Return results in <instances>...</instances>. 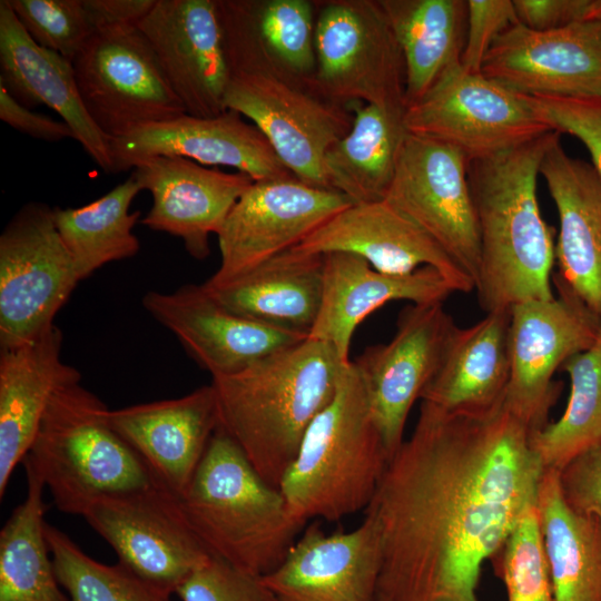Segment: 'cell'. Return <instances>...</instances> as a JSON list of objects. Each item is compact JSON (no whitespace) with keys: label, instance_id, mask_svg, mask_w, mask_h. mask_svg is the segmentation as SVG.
Returning <instances> with one entry per match:
<instances>
[{"label":"cell","instance_id":"cell-1","mask_svg":"<svg viewBox=\"0 0 601 601\" xmlns=\"http://www.w3.org/2000/svg\"><path fill=\"white\" fill-rule=\"evenodd\" d=\"M533 433L504 400L473 413L421 402L366 509L382 539L376 601H479L483 562L538 505Z\"/></svg>","mask_w":601,"mask_h":601},{"label":"cell","instance_id":"cell-2","mask_svg":"<svg viewBox=\"0 0 601 601\" xmlns=\"http://www.w3.org/2000/svg\"><path fill=\"white\" fill-rule=\"evenodd\" d=\"M556 134L469 164L481 255L474 289L485 313L554 297V230L542 218L536 183Z\"/></svg>","mask_w":601,"mask_h":601},{"label":"cell","instance_id":"cell-3","mask_svg":"<svg viewBox=\"0 0 601 601\" xmlns=\"http://www.w3.org/2000/svg\"><path fill=\"white\" fill-rule=\"evenodd\" d=\"M349 362L331 344L307 337L213 378L219 426L272 486L279 489L308 426L333 400Z\"/></svg>","mask_w":601,"mask_h":601},{"label":"cell","instance_id":"cell-4","mask_svg":"<svg viewBox=\"0 0 601 601\" xmlns=\"http://www.w3.org/2000/svg\"><path fill=\"white\" fill-rule=\"evenodd\" d=\"M180 503L211 556L257 577L284 561L306 524L220 426Z\"/></svg>","mask_w":601,"mask_h":601},{"label":"cell","instance_id":"cell-5","mask_svg":"<svg viewBox=\"0 0 601 601\" xmlns=\"http://www.w3.org/2000/svg\"><path fill=\"white\" fill-rule=\"evenodd\" d=\"M388 461L351 361L333 400L308 426L279 490L297 519L338 521L370 506Z\"/></svg>","mask_w":601,"mask_h":601},{"label":"cell","instance_id":"cell-6","mask_svg":"<svg viewBox=\"0 0 601 601\" xmlns=\"http://www.w3.org/2000/svg\"><path fill=\"white\" fill-rule=\"evenodd\" d=\"M109 408L80 382L51 400L22 463L56 508L82 516L95 501L155 483L146 464L112 428Z\"/></svg>","mask_w":601,"mask_h":601},{"label":"cell","instance_id":"cell-7","mask_svg":"<svg viewBox=\"0 0 601 601\" xmlns=\"http://www.w3.org/2000/svg\"><path fill=\"white\" fill-rule=\"evenodd\" d=\"M315 3V91L344 106L404 112V59L378 0Z\"/></svg>","mask_w":601,"mask_h":601},{"label":"cell","instance_id":"cell-8","mask_svg":"<svg viewBox=\"0 0 601 601\" xmlns=\"http://www.w3.org/2000/svg\"><path fill=\"white\" fill-rule=\"evenodd\" d=\"M407 132L457 149L469 162L508 151L552 129L518 95L456 66L405 108Z\"/></svg>","mask_w":601,"mask_h":601},{"label":"cell","instance_id":"cell-9","mask_svg":"<svg viewBox=\"0 0 601 601\" xmlns=\"http://www.w3.org/2000/svg\"><path fill=\"white\" fill-rule=\"evenodd\" d=\"M80 282L45 203L23 205L0 235V347L23 345L53 325Z\"/></svg>","mask_w":601,"mask_h":601},{"label":"cell","instance_id":"cell-10","mask_svg":"<svg viewBox=\"0 0 601 601\" xmlns=\"http://www.w3.org/2000/svg\"><path fill=\"white\" fill-rule=\"evenodd\" d=\"M72 66L89 116L110 139L187 114L137 26L97 31Z\"/></svg>","mask_w":601,"mask_h":601},{"label":"cell","instance_id":"cell-11","mask_svg":"<svg viewBox=\"0 0 601 601\" xmlns=\"http://www.w3.org/2000/svg\"><path fill=\"white\" fill-rule=\"evenodd\" d=\"M225 107L253 121L295 178L332 190L324 157L351 130L349 107L323 97L312 85L269 72L233 73Z\"/></svg>","mask_w":601,"mask_h":601},{"label":"cell","instance_id":"cell-12","mask_svg":"<svg viewBox=\"0 0 601 601\" xmlns=\"http://www.w3.org/2000/svg\"><path fill=\"white\" fill-rule=\"evenodd\" d=\"M82 518L117 562L173 594L211 556L189 526L180 497L157 482L101 497Z\"/></svg>","mask_w":601,"mask_h":601},{"label":"cell","instance_id":"cell-13","mask_svg":"<svg viewBox=\"0 0 601 601\" xmlns=\"http://www.w3.org/2000/svg\"><path fill=\"white\" fill-rule=\"evenodd\" d=\"M469 161L457 149L407 132L385 196L422 228L474 282L480 237L469 185Z\"/></svg>","mask_w":601,"mask_h":601},{"label":"cell","instance_id":"cell-14","mask_svg":"<svg viewBox=\"0 0 601 601\" xmlns=\"http://www.w3.org/2000/svg\"><path fill=\"white\" fill-rule=\"evenodd\" d=\"M558 297L510 309V380L504 401L533 432L544 427L560 392L558 368L597 339L601 318L556 287Z\"/></svg>","mask_w":601,"mask_h":601},{"label":"cell","instance_id":"cell-15","mask_svg":"<svg viewBox=\"0 0 601 601\" xmlns=\"http://www.w3.org/2000/svg\"><path fill=\"white\" fill-rule=\"evenodd\" d=\"M352 204L338 191L312 187L295 177L254 181L216 235L220 265L205 284L227 283L297 246Z\"/></svg>","mask_w":601,"mask_h":601},{"label":"cell","instance_id":"cell-16","mask_svg":"<svg viewBox=\"0 0 601 601\" xmlns=\"http://www.w3.org/2000/svg\"><path fill=\"white\" fill-rule=\"evenodd\" d=\"M455 327L442 302L410 304L398 314L393 338L368 346L354 361L390 460L404 441L410 411L434 376Z\"/></svg>","mask_w":601,"mask_h":601},{"label":"cell","instance_id":"cell-17","mask_svg":"<svg viewBox=\"0 0 601 601\" xmlns=\"http://www.w3.org/2000/svg\"><path fill=\"white\" fill-rule=\"evenodd\" d=\"M481 72L518 95L601 97V20L548 31L518 22L495 39Z\"/></svg>","mask_w":601,"mask_h":601},{"label":"cell","instance_id":"cell-18","mask_svg":"<svg viewBox=\"0 0 601 601\" xmlns=\"http://www.w3.org/2000/svg\"><path fill=\"white\" fill-rule=\"evenodd\" d=\"M137 27L188 115L211 118L227 110L231 69L217 0H156Z\"/></svg>","mask_w":601,"mask_h":601},{"label":"cell","instance_id":"cell-19","mask_svg":"<svg viewBox=\"0 0 601 601\" xmlns=\"http://www.w3.org/2000/svg\"><path fill=\"white\" fill-rule=\"evenodd\" d=\"M382 539L375 515L352 531L308 525L284 561L262 577L278 601H376Z\"/></svg>","mask_w":601,"mask_h":601},{"label":"cell","instance_id":"cell-20","mask_svg":"<svg viewBox=\"0 0 601 601\" xmlns=\"http://www.w3.org/2000/svg\"><path fill=\"white\" fill-rule=\"evenodd\" d=\"M112 173L132 169L150 157H183L200 165L225 166L254 181L292 178L267 138L243 116L227 109L211 118L185 114L110 139Z\"/></svg>","mask_w":601,"mask_h":601},{"label":"cell","instance_id":"cell-21","mask_svg":"<svg viewBox=\"0 0 601 601\" xmlns=\"http://www.w3.org/2000/svg\"><path fill=\"white\" fill-rule=\"evenodd\" d=\"M142 304L213 378L237 373L308 337L226 309L203 284L173 293L148 292Z\"/></svg>","mask_w":601,"mask_h":601},{"label":"cell","instance_id":"cell-22","mask_svg":"<svg viewBox=\"0 0 601 601\" xmlns=\"http://www.w3.org/2000/svg\"><path fill=\"white\" fill-rule=\"evenodd\" d=\"M131 175L152 197L140 223L178 237L197 259L210 254L209 236L217 235L233 206L254 183L246 174L207 168L183 157L142 159L134 165Z\"/></svg>","mask_w":601,"mask_h":601},{"label":"cell","instance_id":"cell-23","mask_svg":"<svg viewBox=\"0 0 601 601\" xmlns=\"http://www.w3.org/2000/svg\"><path fill=\"white\" fill-rule=\"evenodd\" d=\"M294 248L324 255L348 253L374 269L408 274L423 266L440 272L460 293L474 282L422 228L387 200L352 204L316 228Z\"/></svg>","mask_w":601,"mask_h":601},{"label":"cell","instance_id":"cell-24","mask_svg":"<svg viewBox=\"0 0 601 601\" xmlns=\"http://www.w3.org/2000/svg\"><path fill=\"white\" fill-rule=\"evenodd\" d=\"M109 423L155 481L181 497L219 426L213 385L187 395L109 410Z\"/></svg>","mask_w":601,"mask_h":601},{"label":"cell","instance_id":"cell-25","mask_svg":"<svg viewBox=\"0 0 601 601\" xmlns=\"http://www.w3.org/2000/svg\"><path fill=\"white\" fill-rule=\"evenodd\" d=\"M560 135L540 165L560 224L552 282L601 318V179L592 164L566 154Z\"/></svg>","mask_w":601,"mask_h":601},{"label":"cell","instance_id":"cell-26","mask_svg":"<svg viewBox=\"0 0 601 601\" xmlns=\"http://www.w3.org/2000/svg\"><path fill=\"white\" fill-rule=\"evenodd\" d=\"M231 75L269 72L312 85L316 3L308 0H217Z\"/></svg>","mask_w":601,"mask_h":601},{"label":"cell","instance_id":"cell-27","mask_svg":"<svg viewBox=\"0 0 601 601\" xmlns=\"http://www.w3.org/2000/svg\"><path fill=\"white\" fill-rule=\"evenodd\" d=\"M323 262L322 305L308 337L331 344L345 361H351L349 347L359 323L384 304L443 303L456 292L431 266L408 274H387L374 269L359 256L339 252L324 254Z\"/></svg>","mask_w":601,"mask_h":601},{"label":"cell","instance_id":"cell-28","mask_svg":"<svg viewBox=\"0 0 601 601\" xmlns=\"http://www.w3.org/2000/svg\"><path fill=\"white\" fill-rule=\"evenodd\" d=\"M0 85L24 107L45 105L56 111L87 155L112 173L110 138L82 102L72 61L36 43L7 0L0 1Z\"/></svg>","mask_w":601,"mask_h":601},{"label":"cell","instance_id":"cell-29","mask_svg":"<svg viewBox=\"0 0 601 601\" xmlns=\"http://www.w3.org/2000/svg\"><path fill=\"white\" fill-rule=\"evenodd\" d=\"M62 333L53 324L37 338L0 354V499L22 463L58 391L80 373L61 358Z\"/></svg>","mask_w":601,"mask_h":601},{"label":"cell","instance_id":"cell-30","mask_svg":"<svg viewBox=\"0 0 601 601\" xmlns=\"http://www.w3.org/2000/svg\"><path fill=\"white\" fill-rule=\"evenodd\" d=\"M323 255L285 250L245 274L205 289L248 319L309 335L323 297Z\"/></svg>","mask_w":601,"mask_h":601},{"label":"cell","instance_id":"cell-31","mask_svg":"<svg viewBox=\"0 0 601 601\" xmlns=\"http://www.w3.org/2000/svg\"><path fill=\"white\" fill-rule=\"evenodd\" d=\"M510 311H496L452 332L421 401L450 413H473L501 403L510 380Z\"/></svg>","mask_w":601,"mask_h":601},{"label":"cell","instance_id":"cell-32","mask_svg":"<svg viewBox=\"0 0 601 601\" xmlns=\"http://www.w3.org/2000/svg\"><path fill=\"white\" fill-rule=\"evenodd\" d=\"M405 65V106L418 101L461 65L467 27L465 0H378Z\"/></svg>","mask_w":601,"mask_h":601},{"label":"cell","instance_id":"cell-33","mask_svg":"<svg viewBox=\"0 0 601 601\" xmlns=\"http://www.w3.org/2000/svg\"><path fill=\"white\" fill-rule=\"evenodd\" d=\"M351 130L324 157L332 190L353 204L383 200L394 178L401 145L407 134L404 112L355 102Z\"/></svg>","mask_w":601,"mask_h":601},{"label":"cell","instance_id":"cell-34","mask_svg":"<svg viewBox=\"0 0 601 601\" xmlns=\"http://www.w3.org/2000/svg\"><path fill=\"white\" fill-rule=\"evenodd\" d=\"M538 510L553 601H601V522L566 503L552 469L542 477Z\"/></svg>","mask_w":601,"mask_h":601},{"label":"cell","instance_id":"cell-35","mask_svg":"<svg viewBox=\"0 0 601 601\" xmlns=\"http://www.w3.org/2000/svg\"><path fill=\"white\" fill-rule=\"evenodd\" d=\"M24 470L26 499L0 531V601H70L47 543L45 485L30 466Z\"/></svg>","mask_w":601,"mask_h":601},{"label":"cell","instance_id":"cell-36","mask_svg":"<svg viewBox=\"0 0 601 601\" xmlns=\"http://www.w3.org/2000/svg\"><path fill=\"white\" fill-rule=\"evenodd\" d=\"M142 191L129 176L100 198L76 208H53L55 223L80 280L104 265L135 256L140 243L132 228L140 211L130 213Z\"/></svg>","mask_w":601,"mask_h":601},{"label":"cell","instance_id":"cell-37","mask_svg":"<svg viewBox=\"0 0 601 601\" xmlns=\"http://www.w3.org/2000/svg\"><path fill=\"white\" fill-rule=\"evenodd\" d=\"M561 368L571 381L565 410L558 421L532 434L545 470L556 471L601 442V326L594 343Z\"/></svg>","mask_w":601,"mask_h":601},{"label":"cell","instance_id":"cell-38","mask_svg":"<svg viewBox=\"0 0 601 601\" xmlns=\"http://www.w3.org/2000/svg\"><path fill=\"white\" fill-rule=\"evenodd\" d=\"M46 538L57 579L70 601H171V592L119 562L109 565L95 560L49 523Z\"/></svg>","mask_w":601,"mask_h":601},{"label":"cell","instance_id":"cell-39","mask_svg":"<svg viewBox=\"0 0 601 601\" xmlns=\"http://www.w3.org/2000/svg\"><path fill=\"white\" fill-rule=\"evenodd\" d=\"M496 556L508 601H553L538 505L519 520Z\"/></svg>","mask_w":601,"mask_h":601},{"label":"cell","instance_id":"cell-40","mask_svg":"<svg viewBox=\"0 0 601 601\" xmlns=\"http://www.w3.org/2000/svg\"><path fill=\"white\" fill-rule=\"evenodd\" d=\"M39 46L70 61L97 32L87 0H7Z\"/></svg>","mask_w":601,"mask_h":601},{"label":"cell","instance_id":"cell-41","mask_svg":"<svg viewBox=\"0 0 601 601\" xmlns=\"http://www.w3.org/2000/svg\"><path fill=\"white\" fill-rule=\"evenodd\" d=\"M521 96L552 130L571 135L584 145L601 179V97Z\"/></svg>","mask_w":601,"mask_h":601},{"label":"cell","instance_id":"cell-42","mask_svg":"<svg viewBox=\"0 0 601 601\" xmlns=\"http://www.w3.org/2000/svg\"><path fill=\"white\" fill-rule=\"evenodd\" d=\"M181 601H278L257 577L210 556L177 589Z\"/></svg>","mask_w":601,"mask_h":601},{"label":"cell","instance_id":"cell-43","mask_svg":"<svg viewBox=\"0 0 601 601\" xmlns=\"http://www.w3.org/2000/svg\"><path fill=\"white\" fill-rule=\"evenodd\" d=\"M467 27L461 58L462 68L481 72L486 53L495 39L518 23L513 0H467Z\"/></svg>","mask_w":601,"mask_h":601},{"label":"cell","instance_id":"cell-44","mask_svg":"<svg viewBox=\"0 0 601 601\" xmlns=\"http://www.w3.org/2000/svg\"><path fill=\"white\" fill-rule=\"evenodd\" d=\"M559 482L564 500L574 511L601 522V442L562 467Z\"/></svg>","mask_w":601,"mask_h":601},{"label":"cell","instance_id":"cell-45","mask_svg":"<svg viewBox=\"0 0 601 601\" xmlns=\"http://www.w3.org/2000/svg\"><path fill=\"white\" fill-rule=\"evenodd\" d=\"M590 0H513L518 22L548 31L584 20Z\"/></svg>","mask_w":601,"mask_h":601},{"label":"cell","instance_id":"cell-46","mask_svg":"<svg viewBox=\"0 0 601 601\" xmlns=\"http://www.w3.org/2000/svg\"><path fill=\"white\" fill-rule=\"evenodd\" d=\"M0 119L14 130L36 139L51 142L75 139L71 128L65 121L55 120L22 106L1 85Z\"/></svg>","mask_w":601,"mask_h":601},{"label":"cell","instance_id":"cell-47","mask_svg":"<svg viewBox=\"0 0 601 601\" xmlns=\"http://www.w3.org/2000/svg\"><path fill=\"white\" fill-rule=\"evenodd\" d=\"M156 0H87L97 31L120 26H137Z\"/></svg>","mask_w":601,"mask_h":601},{"label":"cell","instance_id":"cell-48","mask_svg":"<svg viewBox=\"0 0 601 601\" xmlns=\"http://www.w3.org/2000/svg\"><path fill=\"white\" fill-rule=\"evenodd\" d=\"M585 19L601 20V0H590Z\"/></svg>","mask_w":601,"mask_h":601}]
</instances>
